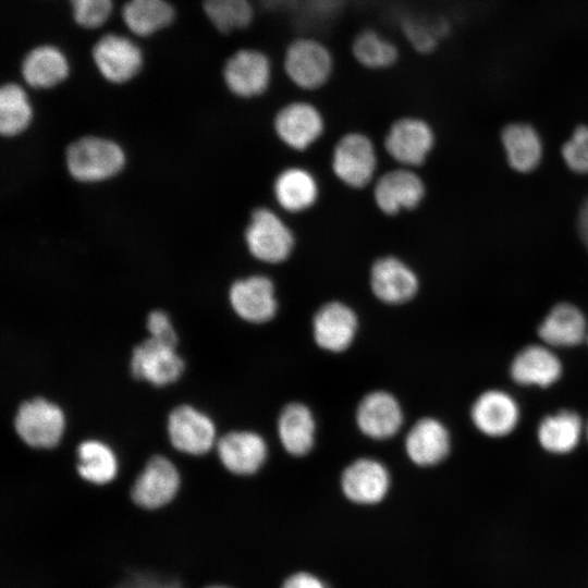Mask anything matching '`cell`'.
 <instances>
[{
  "label": "cell",
  "mask_w": 588,
  "mask_h": 588,
  "mask_svg": "<svg viewBox=\"0 0 588 588\" xmlns=\"http://www.w3.org/2000/svg\"><path fill=\"white\" fill-rule=\"evenodd\" d=\"M277 59L280 75L305 93L324 88L340 70V58L334 46L313 30H299L289 36Z\"/></svg>",
  "instance_id": "cell-1"
},
{
  "label": "cell",
  "mask_w": 588,
  "mask_h": 588,
  "mask_svg": "<svg viewBox=\"0 0 588 588\" xmlns=\"http://www.w3.org/2000/svg\"><path fill=\"white\" fill-rule=\"evenodd\" d=\"M280 74L277 54L262 45L247 44L230 51L220 68L226 90L240 99L266 95Z\"/></svg>",
  "instance_id": "cell-2"
},
{
  "label": "cell",
  "mask_w": 588,
  "mask_h": 588,
  "mask_svg": "<svg viewBox=\"0 0 588 588\" xmlns=\"http://www.w3.org/2000/svg\"><path fill=\"white\" fill-rule=\"evenodd\" d=\"M405 50L399 37L373 24L357 27L346 44V53L352 64L371 74L397 70L404 60Z\"/></svg>",
  "instance_id": "cell-3"
},
{
  "label": "cell",
  "mask_w": 588,
  "mask_h": 588,
  "mask_svg": "<svg viewBox=\"0 0 588 588\" xmlns=\"http://www.w3.org/2000/svg\"><path fill=\"white\" fill-rule=\"evenodd\" d=\"M90 59L97 73L112 85H124L143 72L145 51L131 36L108 32L90 48Z\"/></svg>",
  "instance_id": "cell-4"
},
{
  "label": "cell",
  "mask_w": 588,
  "mask_h": 588,
  "mask_svg": "<svg viewBox=\"0 0 588 588\" xmlns=\"http://www.w3.org/2000/svg\"><path fill=\"white\" fill-rule=\"evenodd\" d=\"M125 163V154L115 142L84 136L73 142L65 151V164L73 179L84 183L108 180L118 174Z\"/></svg>",
  "instance_id": "cell-5"
},
{
  "label": "cell",
  "mask_w": 588,
  "mask_h": 588,
  "mask_svg": "<svg viewBox=\"0 0 588 588\" xmlns=\"http://www.w3.org/2000/svg\"><path fill=\"white\" fill-rule=\"evenodd\" d=\"M14 429L32 448L49 449L59 442L63 428L62 409L44 397L22 402L14 417Z\"/></svg>",
  "instance_id": "cell-6"
},
{
  "label": "cell",
  "mask_w": 588,
  "mask_h": 588,
  "mask_svg": "<svg viewBox=\"0 0 588 588\" xmlns=\"http://www.w3.org/2000/svg\"><path fill=\"white\" fill-rule=\"evenodd\" d=\"M180 485L174 465L161 455H151L134 480L130 497L132 502L146 511L158 510L170 503Z\"/></svg>",
  "instance_id": "cell-7"
},
{
  "label": "cell",
  "mask_w": 588,
  "mask_h": 588,
  "mask_svg": "<svg viewBox=\"0 0 588 588\" xmlns=\"http://www.w3.org/2000/svg\"><path fill=\"white\" fill-rule=\"evenodd\" d=\"M174 348L152 336L145 339L132 350L131 375L155 387L176 381L184 370V362Z\"/></svg>",
  "instance_id": "cell-8"
},
{
  "label": "cell",
  "mask_w": 588,
  "mask_h": 588,
  "mask_svg": "<svg viewBox=\"0 0 588 588\" xmlns=\"http://www.w3.org/2000/svg\"><path fill=\"white\" fill-rule=\"evenodd\" d=\"M72 62L66 51L53 42H40L30 47L20 62L24 83L35 89H51L64 83L71 75Z\"/></svg>",
  "instance_id": "cell-9"
},
{
  "label": "cell",
  "mask_w": 588,
  "mask_h": 588,
  "mask_svg": "<svg viewBox=\"0 0 588 588\" xmlns=\"http://www.w3.org/2000/svg\"><path fill=\"white\" fill-rule=\"evenodd\" d=\"M399 38L405 49L419 57H429L438 52L451 36V20L442 14H426L405 11L396 17Z\"/></svg>",
  "instance_id": "cell-10"
},
{
  "label": "cell",
  "mask_w": 588,
  "mask_h": 588,
  "mask_svg": "<svg viewBox=\"0 0 588 588\" xmlns=\"http://www.w3.org/2000/svg\"><path fill=\"white\" fill-rule=\"evenodd\" d=\"M245 238L252 255L266 262L283 261L293 246L290 230L273 212L265 208L254 211Z\"/></svg>",
  "instance_id": "cell-11"
},
{
  "label": "cell",
  "mask_w": 588,
  "mask_h": 588,
  "mask_svg": "<svg viewBox=\"0 0 588 588\" xmlns=\"http://www.w3.org/2000/svg\"><path fill=\"white\" fill-rule=\"evenodd\" d=\"M474 426L485 436L500 438L517 426L520 411L516 400L505 391L488 390L481 393L470 409Z\"/></svg>",
  "instance_id": "cell-12"
},
{
  "label": "cell",
  "mask_w": 588,
  "mask_h": 588,
  "mask_svg": "<svg viewBox=\"0 0 588 588\" xmlns=\"http://www.w3.org/2000/svg\"><path fill=\"white\" fill-rule=\"evenodd\" d=\"M274 128L279 137L296 149H304L316 140L323 131L320 110L306 100L284 103L274 115Z\"/></svg>",
  "instance_id": "cell-13"
},
{
  "label": "cell",
  "mask_w": 588,
  "mask_h": 588,
  "mask_svg": "<svg viewBox=\"0 0 588 588\" xmlns=\"http://www.w3.org/2000/svg\"><path fill=\"white\" fill-rule=\"evenodd\" d=\"M167 429L171 444L188 454L206 453L215 440L211 419L186 404L179 405L169 413Z\"/></svg>",
  "instance_id": "cell-14"
},
{
  "label": "cell",
  "mask_w": 588,
  "mask_h": 588,
  "mask_svg": "<svg viewBox=\"0 0 588 588\" xmlns=\"http://www.w3.org/2000/svg\"><path fill=\"white\" fill-rule=\"evenodd\" d=\"M376 169L372 144L362 134L352 133L341 138L333 152V170L346 184L365 186Z\"/></svg>",
  "instance_id": "cell-15"
},
{
  "label": "cell",
  "mask_w": 588,
  "mask_h": 588,
  "mask_svg": "<svg viewBox=\"0 0 588 588\" xmlns=\"http://www.w3.org/2000/svg\"><path fill=\"white\" fill-rule=\"evenodd\" d=\"M432 145L433 133L429 124L412 117L393 122L385 137L389 154L404 164L422 163Z\"/></svg>",
  "instance_id": "cell-16"
},
{
  "label": "cell",
  "mask_w": 588,
  "mask_h": 588,
  "mask_svg": "<svg viewBox=\"0 0 588 588\" xmlns=\"http://www.w3.org/2000/svg\"><path fill=\"white\" fill-rule=\"evenodd\" d=\"M563 372L560 358L552 347L532 344L520 350L510 366L511 378L520 385L549 388Z\"/></svg>",
  "instance_id": "cell-17"
},
{
  "label": "cell",
  "mask_w": 588,
  "mask_h": 588,
  "mask_svg": "<svg viewBox=\"0 0 588 588\" xmlns=\"http://www.w3.org/2000/svg\"><path fill=\"white\" fill-rule=\"evenodd\" d=\"M345 497L357 504H376L390 487L388 469L378 461L360 458L346 467L341 477Z\"/></svg>",
  "instance_id": "cell-18"
},
{
  "label": "cell",
  "mask_w": 588,
  "mask_h": 588,
  "mask_svg": "<svg viewBox=\"0 0 588 588\" xmlns=\"http://www.w3.org/2000/svg\"><path fill=\"white\" fill-rule=\"evenodd\" d=\"M229 299L234 311L249 322H266L277 311L273 284L266 277L256 275L234 282Z\"/></svg>",
  "instance_id": "cell-19"
},
{
  "label": "cell",
  "mask_w": 588,
  "mask_h": 588,
  "mask_svg": "<svg viewBox=\"0 0 588 588\" xmlns=\"http://www.w3.org/2000/svg\"><path fill=\"white\" fill-rule=\"evenodd\" d=\"M217 451L224 467L237 475H249L259 469L267 456L264 439L252 431H231L217 442Z\"/></svg>",
  "instance_id": "cell-20"
},
{
  "label": "cell",
  "mask_w": 588,
  "mask_h": 588,
  "mask_svg": "<svg viewBox=\"0 0 588 588\" xmlns=\"http://www.w3.org/2000/svg\"><path fill=\"white\" fill-rule=\"evenodd\" d=\"M356 420L364 434L382 440L399 431L403 415L397 401L390 393L376 391L362 400Z\"/></svg>",
  "instance_id": "cell-21"
},
{
  "label": "cell",
  "mask_w": 588,
  "mask_h": 588,
  "mask_svg": "<svg viewBox=\"0 0 588 588\" xmlns=\"http://www.w3.org/2000/svg\"><path fill=\"white\" fill-rule=\"evenodd\" d=\"M177 17L170 0H126L121 8V20L130 34L150 38L169 27Z\"/></svg>",
  "instance_id": "cell-22"
},
{
  "label": "cell",
  "mask_w": 588,
  "mask_h": 588,
  "mask_svg": "<svg viewBox=\"0 0 588 588\" xmlns=\"http://www.w3.org/2000/svg\"><path fill=\"white\" fill-rule=\"evenodd\" d=\"M356 330L355 313L342 303L332 302L323 305L314 318V335L317 344L331 352L347 348Z\"/></svg>",
  "instance_id": "cell-23"
},
{
  "label": "cell",
  "mask_w": 588,
  "mask_h": 588,
  "mask_svg": "<svg viewBox=\"0 0 588 588\" xmlns=\"http://www.w3.org/2000/svg\"><path fill=\"white\" fill-rule=\"evenodd\" d=\"M588 326L573 304H556L538 328V335L550 347H573L586 341Z\"/></svg>",
  "instance_id": "cell-24"
},
{
  "label": "cell",
  "mask_w": 588,
  "mask_h": 588,
  "mask_svg": "<svg viewBox=\"0 0 588 588\" xmlns=\"http://www.w3.org/2000/svg\"><path fill=\"white\" fill-rule=\"evenodd\" d=\"M450 434L445 426L434 418H422L409 430L405 439L408 457L419 466H432L450 452Z\"/></svg>",
  "instance_id": "cell-25"
},
{
  "label": "cell",
  "mask_w": 588,
  "mask_h": 588,
  "mask_svg": "<svg viewBox=\"0 0 588 588\" xmlns=\"http://www.w3.org/2000/svg\"><path fill=\"white\" fill-rule=\"evenodd\" d=\"M370 282L375 295L389 304L407 302L418 289L415 273L394 257H385L373 264Z\"/></svg>",
  "instance_id": "cell-26"
},
{
  "label": "cell",
  "mask_w": 588,
  "mask_h": 588,
  "mask_svg": "<svg viewBox=\"0 0 588 588\" xmlns=\"http://www.w3.org/2000/svg\"><path fill=\"white\" fill-rule=\"evenodd\" d=\"M201 10L213 29L223 36L241 35L257 23V0H201Z\"/></svg>",
  "instance_id": "cell-27"
},
{
  "label": "cell",
  "mask_w": 588,
  "mask_h": 588,
  "mask_svg": "<svg viewBox=\"0 0 588 588\" xmlns=\"http://www.w3.org/2000/svg\"><path fill=\"white\" fill-rule=\"evenodd\" d=\"M424 192V184L415 173L395 170L379 179L375 188V198L383 212L394 215L402 208L416 207Z\"/></svg>",
  "instance_id": "cell-28"
},
{
  "label": "cell",
  "mask_w": 588,
  "mask_h": 588,
  "mask_svg": "<svg viewBox=\"0 0 588 588\" xmlns=\"http://www.w3.org/2000/svg\"><path fill=\"white\" fill-rule=\"evenodd\" d=\"M585 425L574 411L562 409L546 416L537 428V439L543 450L552 454H567L576 449Z\"/></svg>",
  "instance_id": "cell-29"
},
{
  "label": "cell",
  "mask_w": 588,
  "mask_h": 588,
  "mask_svg": "<svg viewBox=\"0 0 588 588\" xmlns=\"http://www.w3.org/2000/svg\"><path fill=\"white\" fill-rule=\"evenodd\" d=\"M510 166L518 172H529L540 162L542 145L537 131L527 123H511L502 131Z\"/></svg>",
  "instance_id": "cell-30"
},
{
  "label": "cell",
  "mask_w": 588,
  "mask_h": 588,
  "mask_svg": "<svg viewBox=\"0 0 588 588\" xmlns=\"http://www.w3.org/2000/svg\"><path fill=\"white\" fill-rule=\"evenodd\" d=\"M284 449L293 455L307 454L314 444L315 420L308 407L291 403L282 411L278 424Z\"/></svg>",
  "instance_id": "cell-31"
},
{
  "label": "cell",
  "mask_w": 588,
  "mask_h": 588,
  "mask_svg": "<svg viewBox=\"0 0 588 588\" xmlns=\"http://www.w3.org/2000/svg\"><path fill=\"white\" fill-rule=\"evenodd\" d=\"M33 106L26 89L15 82L0 88V133L12 137L24 132L33 120Z\"/></svg>",
  "instance_id": "cell-32"
},
{
  "label": "cell",
  "mask_w": 588,
  "mask_h": 588,
  "mask_svg": "<svg viewBox=\"0 0 588 588\" xmlns=\"http://www.w3.org/2000/svg\"><path fill=\"white\" fill-rule=\"evenodd\" d=\"M274 192L284 209L299 211L313 205L317 196V186L308 172L292 168L278 176Z\"/></svg>",
  "instance_id": "cell-33"
},
{
  "label": "cell",
  "mask_w": 588,
  "mask_h": 588,
  "mask_svg": "<svg viewBox=\"0 0 588 588\" xmlns=\"http://www.w3.org/2000/svg\"><path fill=\"white\" fill-rule=\"evenodd\" d=\"M78 475L87 481L102 485L110 481L117 471L112 451L97 440H85L77 446Z\"/></svg>",
  "instance_id": "cell-34"
},
{
  "label": "cell",
  "mask_w": 588,
  "mask_h": 588,
  "mask_svg": "<svg viewBox=\"0 0 588 588\" xmlns=\"http://www.w3.org/2000/svg\"><path fill=\"white\" fill-rule=\"evenodd\" d=\"M74 24L85 30L105 26L114 10V0H66Z\"/></svg>",
  "instance_id": "cell-35"
},
{
  "label": "cell",
  "mask_w": 588,
  "mask_h": 588,
  "mask_svg": "<svg viewBox=\"0 0 588 588\" xmlns=\"http://www.w3.org/2000/svg\"><path fill=\"white\" fill-rule=\"evenodd\" d=\"M562 156L568 168L588 173V126L579 125L562 147Z\"/></svg>",
  "instance_id": "cell-36"
},
{
  "label": "cell",
  "mask_w": 588,
  "mask_h": 588,
  "mask_svg": "<svg viewBox=\"0 0 588 588\" xmlns=\"http://www.w3.org/2000/svg\"><path fill=\"white\" fill-rule=\"evenodd\" d=\"M147 329L150 336L172 346H176L177 336L164 311L159 309L150 311L147 317Z\"/></svg>",
  "instance_id": "cell-37"
},
{
  "label": "cell",
  "mask_w": 588,
  "mask_h": 588,
  "mask_svg": "<svg viewBox=\"0 0 588 588\" xmlns=\"http://www.w3.org/2000/svg\"><path fill=\"white\" fill-rule=\"evenodd\" d=\"M281 588H327L324 583L316 575L302 571L287 576Z\"/></svg>",
  "instance_id": "cell-38"
},
{
  "label": "cell",
  "mask_w": 588,
  "mask_h": 588,
  "mask_svg": "<svg viewBox=\"0 0 588 588\" xmlns=\"http://www.w3.org/2000/svg\"><path fill=\"white\" fill-rule=\"evenodd\" d=\"M578 231L583 242L588 248V199L585 201L578 216Z\"/></svg>",
  "instance_id": "cell-39"
},
{
  "label": "cell",
  "mask_w": 588,
  "mask_h": 588,
  "mask_svg": "<svg viewBox=\"0 0 588 588\" xmlns=\"http://www.w3.org/2000/svg\"><path fill=\"white\" fill-rule=\"evenodd\" d=\"M201 588H237L235 586H232L230 584L225 583H211L203 586Z\"/></svg>",
  "instance_id": "cell-40"
},
{
  "label": "cell",
  "mask_w": 588,
  "mask_h": 588,
  "mask_svg": "<svg viewBox=\"0 0 588 588\" xmlns=\"http://www.w3.org/2000/svg\"><path fill=\"white\" fill-rule=\"evenodd\" d=\"M585 437L588 441V422L585 425Z\"/></svg>",
  "instance_id": "cell-41"
},
{
  "label": "cell",
  "mask_w": 588,
  "mask_h": 588,
  "mask_svg": "<svg viewBox=\"0 0 588 588\" xmlns=\"http://www.w3.org/2000/svg\"><path fill=\"white\" fill-rule=\"evenodd\" d=\"M586 341H587V343H588V331H587V336H586Z\"/></svg>",
  "instance_id": "cell-42"
}]
</instances>
